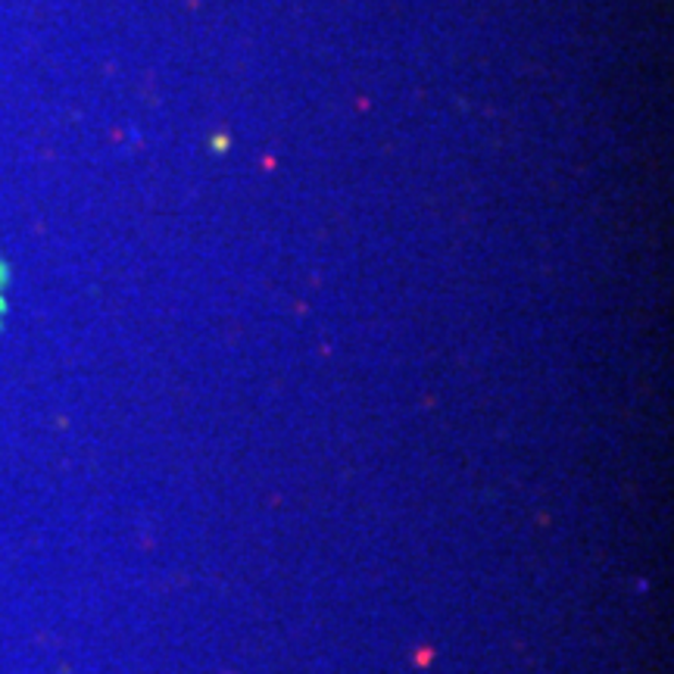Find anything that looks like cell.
<instances>
[{
  "label": "cell",
  "instance_id": "obj_1",
  "mask_svg": "<svg viewBox=\"0 0 674 674\" xmlns=\"http://www.w3.org/2000/svg\"><path fill=\"white\" fill-rule=\"evenodd\" d=\"M0 313H3V269H0Z\"/></svg>",
  "mask_w": 674,
  "mask_h": 674
}]
</instances>
